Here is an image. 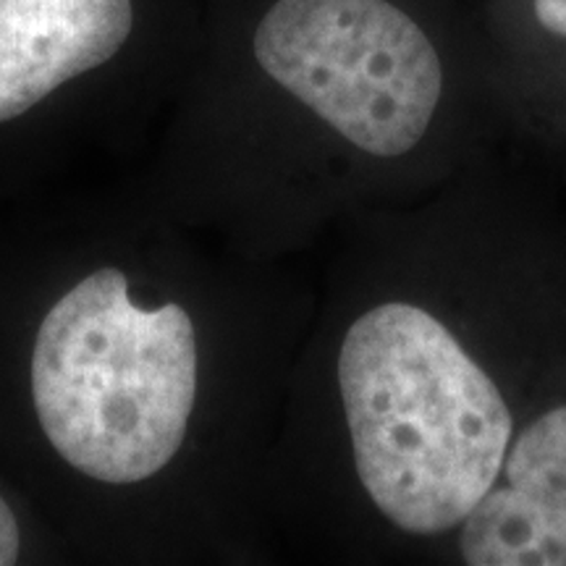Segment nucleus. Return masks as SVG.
I'll return each instance as SVG.
<instances>
[{
  "mask_svg": "<svg viewBox=\"0 0 566 566\" xmlns=\"http://www.w3.org/2000/svg\"><path fill=\"white\" fill-rule=\"evenodd\" d=\"M338 394L357 478L409 535H443L491 491L512 443L504 394L433 313L384 302L349 325Z\"/></svg>",
  "mask_w": 566,
  "mask_h": 566,
  "instance_id": "1",
  "label": "nucleus"
},
{
  "mask_svg": "<svg viewBox=\"0 0 566 566\" xmlns=\"http://www.w3.org/2000/svg\"><path fill=\"white\" fill-rule=\"evenodd\" d=\"M200 384L195 321L179 302L145 307L122 268H95L42 315L30 359L38 422L95 483L158 475L187 441Z\"/></svg>",
  "mask_w": 566,
  "mask_h": 566,
  "instance_id": "2",
  "label": "nucleus"
},
{
  "mask_svg": "<svg viewBox=\"0 0 566 566\" xmlns=\"http://www.w3.org/2000/svg\"><path fill=\"white\" fill-rule=\"evenodd\" d=\"M233 61L375 158L412 153L449 90L441 40L407 0H244Z\"/></svg>",
  "mask_w": 566,
  "mask_h": 566,
  "instance_id": "3",
  "label": "nucleus"
},
{
  "mask_svg": "<svg viewBox=\"0 0 566 566\" xmlns=\"http://www.w3.org/2000/svg\"><path fill=\"white\" fill-rule=\"evenodd\" d=\"M184 11L187 0H0V126L150 61Z\"/></svg>",
  "mask_w": 566,
  "mask_h": 566,
  "instance_id": "4",
  "label": "nucleus"
},
{
  "mask_svg": "<svg viewBox=\"0 0 566 566\" xmlns=\"http://www.w3.org/2000/svg\"><path fill=\"white\" fill-rule=\"evenodd\" d=\"M459 551L470 566L566 564V405L509 443L499 480L459 525Z\"/></svg>",
  "mask_w": 566,
  "mask_h": 566,
  "instance_id": "5",
  "label": "nucleus"
},
{
  "mask_svg": "<svg viewBox=\"0 0 566 566\" xmlns=\"http://www.w3.org/2000/svg\"><path fill=\"white\" fill-rule=\"evenodd\" d=\"M525 11L543 38L566 48V0H525Z\"/></svg>",
  "mask_w": 566,
  "mask_h": 566,
  "instance_id": "6",
  "label": "nucleus"
},
{
  "mask_svg": "<svg viewBox=\"0 0 566 566\" xmlns=\"http://www.w3.org/2000/svg\"><path fill=\"white\" fill-rule=\"evenodd\" d=\"M21 556V527L9 501L0 495V566L17 564Z\"/></svg>",
  "mask_w": 566,
  "mask_h": 566,
  "instance_id": "7",
  "label": "nucleus"
}]
</instances>
